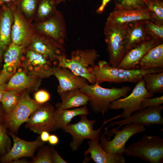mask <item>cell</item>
<instances>
[{"instance_id":"obj_12","label":"cell","mask_w":163,"mask_h":163,"mask_svg":"<svg viewBox=\"0 0 163 163\" xmlns=\"http://www.w3.org/2000/svg\"><path fill=\"white\" fill-rule=\"evenodd\" d=\"M13 21L11 38V43L25 47L28 46L35 34L34 29L20 11L17 4L12 6Z\"/></svg>"},{"instance_id":"obj_32","label":"cell","mask_w":163,"mask_h":163,"mask_svg":"<svg viewBox=\"0 0 163 163\" xmlns=\"http://www.w3.org/2000/svg\"><path fill=\"white\" fill-rule=\"evenodd\" d=\"M40 0H19L17 5L20 11L27 20L37 11Z\"/></svg>"},{"instance_id":"obj_16","label":"cell","mask_w":163,"mask_h":163,"mask_svg":"<svg viewBox=\"0 0 163 163\" xmlns=\"http://www.w3.org/2000/svg\"><path fill=\"white\" fill-rule=\"evenodd\" d=\"M35 27L40 34L50 37L60 44L64 43L66 29L64 18L60 11H57L50 18L38 23Z\"/></svg>"},{"instance_id":"obj_41","label":"cell","mask_w":163,"mask_h":163,"mask_svg":"<svg viewBox=\"0 0 163 163\" xmlns=\"http://www.w3.org/2000/svg\"><path fill=\"white\" fill-rule=\"evenodd\" d=\"M110 0H102L101 4L96 11L98 14H101L104 11L105 8Z\"/></svg>"},{"instance_id":"obj_40","label":"cell","mask_w":163,"mask_h":163,"mask_svg":"<svg viewBox=\"0 0 163 163\" xmlns=\"http://www.w3.org/2000/svg\"><path fill=\"white\" fill-rule=\"evenodd\" d=\"M48 142L50 145H55L59 143V139L58 137L55 134L50 135Z\"/></svg>"},{"instance_id":"obj_7","label":"cell","mask_w":163,"mask_h":163,"mask_svg":"<svg viewBox=\"0 0 163 163\" xmlns=\"http://www.w3.org/2000/svg\"><path fill=\"white\" fill-rule=\"evenodd\" d=\"M42 104L31 98L27 91L22 92L15 107L5 114L4 125L10 132L16 133L20 126L27 122L32 113Z\"/></svg>"},{"instance_id":"obj_33","label":"cell","mask_w":163,"mask_h":163,"mask_svg":"<svg viewBox=\"0 0 163 163\" xmlns=\"http://www.w3.org/2000/svg\"><path fill=\"white\" fill-rule=\"evenodd\" d=\"M146 31L150 37L160 43L163 41V25L155 23L149 20L143 21Z\"/></svg>"},{"instance_id":"obj_23","label":"cell","mask_w":163,"mask_h":163,"mask_svg":"<svg viewBox=\"0 0 163 163\" xmlns=\"http://www.w3.org/2000/svg\"><path fill=\"white\" fill-rule=\"evenodd\" d=\"M41 79L28 75L23 69L20 68L6 84L5 90L21 92L26 89L36 90L41 84Z\"/></svg>"},{"instance_id":"obj_34","label":"cell","mask_w":163,"mask_h":163,"mask_svg":"<svg viewBox=\"0 0 163 163\" xmlns=\"http://www.w3.org/2000/svg\"><path fill=\"white\" fill-rule=\"evenodd\" d=\"M113 10L130 9L146 7L142 0H114Z\"/></svg>"},{"instance_id":"obj_27","label":"cell","mask_w":163,"mask_h":163,"mask_svg":"<svg viewBox=\"0 0 163 163\" xmlns=\"http://www.w3.org/2000/svg\"><path fill=\"white\" fill-rule=\"evenodd\" d=\"M139 65L143 69H163V43L152 48L143 57Z\"/></svg>"},{"instance_id":"obj_45","label":"cell","mask_w":163,"mask_h":163,"mask_svg":"<svg viewBox=\"0 0 163 163\" xmlns=\"http://www.w3.org/2000/svg\"><path fill=\"white\" fill-rule=\"evenodd\" d=\"M6 82L0 75V89H4L5 90Z\"/></svg>"},{"instance_id":"obj_37","label":"cell","mask_w":163,"mask_h":163,"mask_svg":"<svg viewBox=\"0 0 163 163\" xmlns=\"http://www.w3.org/2000/svg\"><path fill=\"white\" fill-rule=\"evenodd\" d=\"M148 97L144 99L141 104L142 109L151 107H155L161 105L163 103V96L153 98Z\"/></svg>"},{"instance_id":"obj_19","label":"cell","mask_w":163,"mask_h":163,"mask_svg":"<svg viewBox=\"0 0 163 163\" xmlns=\"http://www.w3.org/2000/svg\"><path fill=\"white\" fill-rule=\"evenodd\" d=\"M160 43L152 38L139 43L125 53L116 68L128 69L136 68L145 55L152 48Z\"/></svg>"},{"instance_id":"obj_3","label":"cell","mask_w":163,"mask_h":163,"mask_svg":"<svg viewBox=\"0 0 163 163\" xmlns=\"http://www.w3.org/2000/svg\"><path fill=\"white\" fill-rule=\"evenodd\" d=\"M89 98L90 107L96 113H101L103 115L110 109V106L113 101L125 97L131 90L130 86L110 88H103L97 82L92 85L86 84L80 89Z\"/></svg>"},{"instance_id":"obj_38","label":"cell","mask_w":163,"mask_h":163,"mask_svg":"<svg viewBox=\"0 0 163 163\" xmlns=\"http://www.w3.org/2000/svg\"><path fill=\"white\" fill-rule=\"evenodd\" d=\"M50 93L44 90H38L34 95V100L40 104H43L46 103L50 100Z\"/></svg>"},{"instance_id":"obj_46","label":"cell","mask_w":163,"mask_h":163,"mask_svg":"<svg viewBox=\"0 0 163 163\" xmlns=\"http://www.w3.org/2000/svg\"><path fill=\"white\" fill-rule=\"evenodd\" d=\"M11 163H28L27 161L24 159H19L14 160L11 162Z\"/></svg>"},{"instance_id":"obj_31","label":"cell","mask_w":163,"mask_h":163,"mask_svg":"<svg viewBox=\"0 0 163 163\" xmlns=\"http://www.w3.org/2000/svg\"><path fill=\"white\" fill-rule=\"evenodd\" d=\"M152 15L155 23L163 25V2L162 0H142Z\"/></svg>"},{"instance_id":"obj_11","label":"cell","mask_w":163,"mask_h":163,"mask_svg":"<svg viewBox=\"0 0 163 163\" xmlns=\"http://www.w3.org/2000/svg\"><path fill=\"white\" fill-rule=\"evenodd\" d=\"M163 109V106L161 105L142 109L134 112L127 118L110 123L108 127L104 129H108L111 127L118 125L117 128L112 129L116 130L126 125L133 123L148 127L155 124L163 125V118L161 115Z\"/></svg>"},{"instance_id":"obj_29","label":"cell","mask_w":163,"mask_h":163,"mask_svg":"<svg viewBox=\"0 0 163 163\" xmlns=\"http://www.w3.org/2000/svg\"><path fill=\"white\" fill-rule=\"evenodd\" d=\"M56 5V0H40L37 11V17L40 22L46 20L55 14L57 11Z\"/></svg>"},{"instance_id":"obj_39","label":"cell","mask_w":163,"mask_h":163,"mask_svg":"<svg viewBox=\"0 0 163 163\" xmlns=\"http://www.w3.org/2000/svg\"><path fill=\"white\" fill-rule=\"evenodd\" d=\"M51 149L53 163H68L67 162L65 161L61 157L57 151L53 146L51 147Z\"/></svg>"},{"instance_id":"obj_35","label":"cell","mask_w":163,"mask_h":163,"mask_svg":"<svg viewBox=\"0 0 163 163\" xmlns=\"http://www.w3.org/2000/svg\"><path fill=\"white\" fill-rule=\"evenodd\" d=\"M4 124L0 123V155L7 153L11 148V141Z\"/></svg>"},{"instance_id":"obj_48","label":"cell","mask_w":163,"mask_h":163,"mask_svg":"<svg viewBox=\"0 0 163 163\" xmlns=\"http://www.w3.org/2000/svg\"><path fill=\"white\" fill-rule=\"evenodd\" d=\"M57 4H59L62 2L65 1L66 0H56Z\"/></svg>"},{"instance_id":"obj_13","label":"cell","mask_w":163,"mask_h":163,"mask_svg":"<svg viewBox=\"0 0 163 163\" xmlns=\"http://www.w3.org/2000/svg\"><path fill=\"white\" fill-rule=\"evenodd\" d=\"M55 107L47 103L42 104L30 115L26 127L40 134L43 131L56 130L54 120Z\"/></svg>"},{"instance_id":"obj_22","label":"cell","mask_w":163,"mask_h":163,"mask_svg":"<svg viewBox=\"0 0 163 163\" xmlns=\"http://www.w3.org/2000/svg\"><path fill=\"white\" fill-rule=\"evenodd\" d=\"M89 147L84 152L86 157L90 154V158L96 163H124L126 159L121 153L111 154L106 152L99 141L90 140L88 142Z\"/></svg>"},{"instance_id":"obj_36","label":"cell","mask_w":163,"mask_h":163,"mask_svg":"<svg viewBox=\"0 0 163 163\" xmlns=\"http://www.w3.org/2000/svg\"><path fill=\"white\" fill-rule=\"evenodd\" d=\"M41 148L37 155L33 157L32 163H53L51 148L46 146Z\"/></svg>"},{"instance_id":"obj_1","label":"cell","mask_w":163,"mask_h":163,"mask_svg":"<svg viewBox=\"0 0 163 163\" xmlns=\"http://www.w3.org/2000/svg\"><path fill=\"white\" fill-rule=\"evenodd\" d=\"M163 71V69L140 68L125 69L114 67L104 60H100L93 67L92 72L96 82L100 84L104 82L115 83L128 82L137 83L146 74Z\"/></svg>"},{"instance_id":"obj_5","label":"cell","mask_w":163,"mask_h":163,"mask_svg":"<svg viewBox=\"0 0 163 163\" xmlns=\"http://www.w3.org/2000/svg\"><path fill=\"white\" fill-rule=\"evenodd\" d=\"M128 24L106 21L104 27L105 41L109 56V63L116 68L126 53L125 40Z\"/></svg>"},{"instance_id":"obj_30","label":"cell","mask_w":163,"mask_h":163,"mask_svg":"<svg viewBox=\"0 0 163 163\" xmlns=\"http://www.w3.org/2000/svg\"><path fill=\"white\" fill-rule=\"evenodd\" d=\"M22 92L14 90H5L1 102L6 114L12 111L18 104Z\"/></svg>"},{"instance_id":"obj_2","label":"cell","mask_w":163,"mask_h":163,"mask_svg":"<svg viewBox=\"0 0 163 163\" xmlns=\"http://www.w3.org/2000/svg\"><path fill=\"white\" fill-rule=\"evenodd\" d=\"M99 56L94 49H78L71 52L69 58L66 55L59 56L57 66L68 68L74 74L84 78L92 85L96 82L92 69Z\"/></svg>"},{"instance_id":"obj_15","label":"cell","mask_w":163,"mask_h":163,"mask_svg":"<svg viewBox=\"0 0 163 163\" xmlns=\"http://www.w3.org/2000/svg\"><path fill=\"white\" fill-rule=\"evenodd\" d=\"M29 49L45 56L52 63L57 64L58 57L65 55L63 45L60 44L50 37L41 34H35Z\"/></svg>"},{"instance_id":"obj_9","label":"cell","mask_w":163,"mask_h":163,"mask_svg":"<svg viewBox=\"0 0 163 163\" xmlns=\"http://www.w3.org/2000/svg\"><path fill=\"white\" fill-rule=\"evenodd\" d=\"M87 115H81L80 120L74 124H69L62 129L65 132L70 134L72 137V141L70 144L72 150H77L85 139L99 141L100 135L103 126L105 124L104 122L102 126L98 129H93L94 124L97 120H90Z\"/></svg>"},{"instance_id":"obj_47","label":"cell","mask_w":163,"mask_h":163,"mask_svg":"<svg viewBox=\"0 0 163 163\" xmlns=\"http://www.w3.org/2000/svg\"><path fill=\"white\" fill-rule=\"evenodd\" d=\"M4 89H0V103H1L4 93Z\"/></svg>"},{"instance_id":"obj_20","label":"cell","mask_w":163,"mask_h":163,"mask_svg":"<svg viewBox=\"0 0 163 163\" xmlns=\"http://www.w3.org/2000/svg\"><path fill=\"white\" fill-rule=\"evenodd\" d=\"M145 20H149L155 23L151 12L147 7L113 10L110 13L106 21L115 24H124Z\"/></svg>"},{"instance_id":"obj_4","label":"cell","mask_w":163,"mask_h":163,"mask_svg":"<svg viewBox=\"0 0 163 163\" xmlns=\"http://www.w3.org/2000/svg\"><path fill=\"white\" fill-rule=\"evenodd\" d=\"M124 153L151 163L163 161V138L144 134L139 140L126 147Z\"/></svg>"},{"instance_id":"obj_8","label":"cell","mask_w":163,"mask_h":163,"mask_svg":"<svg viewBox=\"0 0 163 163\" xmlns=\"http://www.w3.org/2000/svg\"><path fill=\"white\" fill-rule=\"evenodd\" d=\"M153 94L149 93L146 89L142 79L137 83L131 93L123 98L115 100L111 104L110 109L116 110L122 109V113L107 120H111L122 117L126 118L133 113L142 109L141 104L145 98L152 97Z\"/></svg>"},{"instance_id":"obj_42","label":"cell","mask_w":163,"mask_h":163,"mask_svg":"<svg viewBox=\"0 0 163 163\" xmlns=\"http://www.w3.org/2000/svg\"><path fill=\"white\" fill-rule=\"evenodd\" d=\"M40 134V138L43 142L44 143L48 142L50 135L49 132L46 131H43Z\"/></svg>"},{"instance_id":"obj_6","label":"cell","mask_w":163,"mask_h":163,"mask_svg":"<svg viewBox=\"0 0 163 163\" xmlns=\"http://www.w3.org/2000/svg\"><path fill=\"white\" fill-rule=\"evenodd\" d=\"M104 130V133L100 135L103 149L110 153L124 154L126 144L129 139L136 134L145 131L146 129L143 125L133 123L124 125L120 130Z\"/></svg>"},{"instance_id":"obj_44","label":"cell","mask_w":163,"mask_h":163,"mask_svg":"<svg viewBox=\"0 0 163 163\" xmlns=\"http://www.w3.org/2000/svg\"><path fill=\"white\" fill-rule=\"evenodd\" d=\"M5 114L2 105L0 106V123L4 124Z\"/></svg>"},{"instance_id":"obj_21","label":"cell","mask_w":163,"mask_h":163,"mask_svg":"<svg viewBox=\"0 0 163 163\" xmlns=\"http://www.w3.org/2000/svg\"><path fill=\"white\" fill-rule=\"evenodd\" d=\"M25 47L11 43L3 56V65L0 75L6 81L21 66V59Z\"/></svg>"},{"instance_id":"obj_18","label":"cell","mask_w":163,"mask_h":163,"mask_svg":"<svg viewBox=\"0 0 163 163\" xmlns=\"http://www.w3.org/2000/svg\"><path fill=\"white\" fill-rule=\"evenodd\" d=\"M14 4L0 6V64L3 54L11 43V33L13 21L12 6Z\"/></svg>"},{"instance_id":"obj_24","label":"cell","mask_w":163,"mask_h":163,"mask_svg":"<svg viewBox=\"0 0 163 163\" xmlns=\"http://www.w3.org/2000/svg\"><path fill=\"white\" fill-rule=\"evenodd\" d=\"M143 21L128 24L125 40L126 53L139 43L152 38L146 31Z\"/></svg>"},{"instance_id":"obj_17","label":"cell","mask_w":163,"mask_h":163,"mask_svg":"<svg viewBox=\"0 0 163 163\" xmlns=\"http://www.w3.org/2000/svg\"><path fill=\"white\" fill-rule=\"evenodd\" d=\"M52 70L53 75L59 82L57 88L59 94L69 90L80 89L88 84L85 78L76 75L67 68L57 66H53Z\"/></svg>"},{"instance_id":"obj_28","label":"cell","mask_w":163,"mask_h":163,"mask_svg":"<svg viewBox=\"0 0 163 163\" xmlns=\"http://www.w3.org/2000/svg\"><path fill=\"white\" fill-rule=\"evenodd\" d=\"M144 85L150 94L161 93L163 91V71L145 75L143 77Z\"/></svg>"},{"instance_id":"obj_10","label":"cell","mask_w":163,"mask_h":163,"mask_svg":"<svg viewBox=\"0 0 163 163\" xmlns=\"http://www.w3.org/2000/svg\"><path fill=\"white\" fill-rule=\"evenodd\" d=\"M25 53L22 56L21 66L28 75L40 79L53 75L52 62L48 59L29 48Z\"/></svg>"},{"instance_id":"obj_14","label":"cell","mask_w":163,"mask_h":163,"mask_svg":"<svg viewBox=\"0 0 163 163\" xmlns=\"http://www.w3.org/2000/svg\"><path fill=\"white\" fill-rule=\"evenodd\" d=\"M12 137L13 145L10 150L6 154L0 157V162L11 163L14 160L23 157H33L37 149L44 144L39 136L33 141L22 140L12 133H8Z\"/></svg>"},{"instance_id":"obj_43","label":"cell","mask_w":163,"mask_h":163,"mask_svg":"<svg viewBox=\"0 0 163 163\" xmlns=\"http://www.w3.org/2000/svg\"><path fill=\"white\" fill-rule=\"evenodd\" d=\"M19 0H0V6L4 4H17Z\"/></svg>"},{"instance_id":"obj_26","label":"cell","mask_w":163,"mask_h":163,"mask_svg":"<svg viewBox=\"0 0 163 163\" xmlns=\"http://www.w3.org/2000/svg\"><path fill=\"white\" fill-rule=\"evenodd\" d=\"M89 113L88 109L86 105L71 109H55L54 113L55 129H62L66 126L76 116L82 115H87Z\"/></svg>"},{"instance_id":"obj_25","label":"cell","mask_w":163,"mask_h":163,"mask_svg":"<svg viewBox=\"0 0 163 163\" xmlns=\"http://www.w3.org/2000/svg\"><path fill=\"white\" fill-rule=\"evenodd\" d=\"M62 101L56 105V109L63 110L80 107L86 105L89 98L80 89H74L66 91L59 94Z\"/></svg>"}]
</instances>
